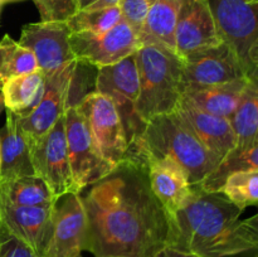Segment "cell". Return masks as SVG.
<instances>
[{"mask_svg":"<svg viewBox=\"0 0 258 257\" xmlns=\"http://www.w3.org/2000/svg\"><path fill=\"white\" fill-rule=\"evenodd\" d=\"M81 198L87 216L83 251L95 257H156L169 247V216L140 161L122 163Z\"/></svg>","mask_w":258,"mask_h":257,"instance_id":"cell-1","label":"cell"},{"mask_svg":"<svg viewBox=\"0 0 258 257\" xmlns=\"http://www.w3.org/2000/svg\"><path fill=\"white\" fill-rule=\"evenodd\" d=\"M241 209L222 191L193 190L169 216V247L198 257H236L258 252L242 226Z\"/></svg>","mask_w":258,"mask_h":257,"instance_id":"cell-2","label":"cell"},{"mask_svg":"<svg viewBox=\"0 0 258 257\" xmlns=\"http://www.w3.org/2000/svg\"><path fill=\"white\" fill-rule=\"evenodd\" d=\"M143 155L176 161L185 170L191 190H198L223 160L201 143L175 111L156 116L146 123L143 134L131 149L128 160Z\"/></svg>","mask_w":258,"mask_h":257,"instance_id":"cell-3","label":"cell"},{"mask_svg":"<svg viewBox=\"0 0 258 257\" xmlns=\"http://www.w3.org/2000/svg\"><path fill=\"white\" fill-rule=\"evenodd\" d=\"M140 73V96L136 112L144 123L176 110L181 97L183 60L155 44H143L135 53Z\"/></svg>","mask_w":258,"mask_h":257,"instance_id":"cell-4","label":"cell"},{"mask_svg":"<svg viewBox=\"0 0 258 257\" xmlns=\"http://www.w3.org/2000/svg\"><path fill=\"white\" fill-rule=\"evenodd\" d=\"M95 91L113 101L120 113L131 151L146 126L136 112V103L140 96V73L135 54L128 55L115 65L98 68Z\"/></svg>","mask_w":258,"mask_h":257,"instance_id":"cell-5","label":"cell"},{"mask_svg":"<svg viewBox=\"0 0 258 257\" xmlns=\"http://www.w3.org/2000/svg\"><path fill=\"white\" fill-rule=\"evenodd\" d=\"M66 138L71 173L77 193L107 176L115 166L103 159L91 134L87 120L76 103L64 113Z\"/></svg>","mask_w":258,"mask_h":257,"instance_id":"cell-6","label":"cell"},{"mask_svg":"<svg viewBox=\"0 0 258 257\" xmlns=\"http://www.w3.org/2000/svg\"><path fill=\"white\" fill-rule=\"evenodd\" d=\"M76 105L87 120L93 140L103 159L115 168L127 161L130 146L113 101L93 91L83 96Z\"/></svg>","mask_w":258,"mask_h":257,"instance_id":"cell-7","label":"cell"},{"mask_svg":"<svg viewBox=\"0 0 258 257\" xmlns=\"http://www.w3.org/2000/svg\"><path fill=\"white\" fill-rule=\"evenodd\" d=\"M181 60V92L190 88L221 85L252 75L234 48L227 42L191 53Z\"/></svg>","mask_w":258,"mask_h":257,"instance_id":"cell-8","label":"cell"},{"mask_svg":"<svg viewBox=\"0 0 258 257\" xmlns=\"http://www.w3.org/2000/svg\"><path fill=\"white\" fill-rule=\"evenodd\" d=\"M29 144L34 174L44 180L54 198L77 193L68 159L64 115L48 133Z\"/></svg>","mask_w":258,"mask_h":257,"instance_id":"cell-9","label":"cell"},{"mask_svg":"<svg viewBox=\"0 0 258 257\" xmlns=\"http://www.w3.org/2000/svg\"><path fill=\"white\" fill-rule=\"evenodd\" d=\"M70 44L78 62L97 68L115 65L143 47L139 33L123 19L101 34L71 33Z\"/></svg>","mask_w":258,"mask_h":257,"instance_id":"cell-10","label":"cell"},{"mask_svg":"<svg viewBox=\"0 0 258 257\" xmlns=\"http://www.w3.org/2000/svg\"><path fill=\"white\" fill-rule=\"evenodd\" d=\"M80 62L77 59L66 63L50 75L45 76L44 92L37 107L19 122L29 143L38 140L40 136L53 127L66 113L70 102L71 91L75 82Z\"/></svg>","mask_w":258,"mask_h":257,"instance_id":"cell-11","label":"cell"},{"mask_svg":"<svg viewBox=\"0 0 258 257\" xmlns=\"http://www.w3.org/2000/svg\"><path fill=\"white\" fill-rule=\"evenodd\" d=\"M208 0H181L175 27V50L180 58L223 43Z\"/></svg>","mask_w":258,"mask_h":257,"instance_id":"cell-12","label":"cell"},{"mask_svg":"<svg viewBox=\"0 0 258 257\" xmlns=\"http://www.w3.org/2000/svg\"><path fill=\"white\" fill-rule=\"evenodd\" d=\"M55 206L20 207L0 199L3 231L27 244L38 257H43L52 238Z\"/></svg>","mask_w":258,"mask_h":257,"instance_id":"cell-13","label":"cell"},{"mask_svg":"<svg viewBox=\"0 0 258 257\" xmlns=\"http://www.w3.org/2000/svg\"><path fill=\"white\" fill-rule=\"evenodd\" d=\"M71 33L67 22L30 23L23 27L18 42L32 50L39 70L48 76L76 59L70 44Z\"/></svg>","mask_w":258,"mask_h":257,"instance_id":"cell-14","label":"cell"},{"mask_svg":"<svg viewBox=\"0 0 258 257\" xmlns=\"http://www.w3.org/2000/svg\"><path fill=\"white\" fill-rule=\"evenodd\" d=\"M224 42L229 43L244 65L248 63V49L258 38V4L246 0H208Z\"/></svg>","mask_w":258,"mask_h":257,"instance_id":"cell-15","label":"cell"},{"mask_svg":"<svg viewBox=\"0 0 258 257\" xmlns=\"http://www.w3.org/2000/svg\"><path fill=\"white\" fill-rule=\"evenodd\" d=\"M87 231V216L81 193L58 199L53 232L43 257H77L82 253Z\"/></svg>","mask_w":258,"mask_h":257,"instance_id":"cell-16","label":"cell"},{"mask_svg":"<svg viewBox=\"0 0 258 257\" xmlns=\"http://www.w3.org/2000/svg\"><path fill=\"white\" fill-rule=\"evenodd\" d=\"M145 165L151 191L168 216L180 211L190 198L191 184L185 170L169 158L143 155L134 159Z\"/></svg>","mask_w":258,"mask_h":257,"instance_id":"cell-17","label":"cell"},{"mask_svg":"<svg viewBox=\"0 0 258 257\" xmlns=\"http://www.w3.org/2000/svg\"><path fill=\"white\" fill-rule=\"evenodd\" d=\"M175 112L201 143L222 159L236 149V136L228 118L206 112L181 98Z\"/></svg>","mask_w":258,"mask_h":257,"instance_id":"cell-18","label":"cell"},{"mask_svg":"<svg viewBox=\"0 0 258 257\" xmlns=\"http://www.w3.org/2000/svg\"><path fill=\"white\" fill-rule=\"evenodd\" d=\"M0 178L15 179L35 175L29 140L20 126L19 117L9 110H7L4 127L0 130Z\"/></svg>","mask_w":258,"mask_h":257,"instance_id":"cell-19","label":"cell"},{"mask_svg":"<svg viewBox=\"0 0 258 257\" xmlns=\"http://www.w3.org/2000/svg\"><path fill=\"white\" fill-rule=\"evenodd\" d=\"M248 82L249 77H246L221 85L190 88L181 92L180 98L206 112L231 120L243 98Z\"/></svg>","mask_w":258,"mask_h":257,"instance_id":"cell-20","label":"cell"},{"mask_svg":"<svg viewBox=\"0 0 258 257\" xmlns=\"http://www.w3.org/2000/svg\"><path fill=\"white\" fill-rule=\"evenodd\" d=\"M44 86L45 75L40 70L8 78L0 90L5 110L12 111L20 118L28 116L39 103Z\"/></svg>","mask_w":258,"mask_h":257,"instance_id":"cell-21","label":"cell"},{"mask_svg":"<svg viewBox=\"0 0 258 257\" xmlns=\"http://www.w3.org/2000/svg\"><path fill=\"white\" fill-rule=\"evenodd\" d=\"M180 4L181 0H156L141 29L143 44L159 45L176 54L175 27Z\"/></svg>","mask_w":258,"mask_h":257,"instance_id":"cell-22","label":"cell"},{"mask_svg":"<svg viewBox=\"0 0 258 257\" xmlns=\"http://www.w3.org/2000/svg\"><path fill=\"white\" fill-rule=\"evenodd\" d=\"M0 199L20 207H53L58 202L44 180L37 175L0 178Z\"/></svg>","mask_w":258,"mask_h":257,"instance_id":"cell-23","label":"cell"},{"mask_svg":"<svg viewBox=\"0 0 258 257\" xmlns=\"http://www.w3.org/2000/svg\"><path fill=\"white\" fill-rule=\"evenodd\" d=\"M236 136V149L242 151L258 143V75L249 76V82L244 91L238 108L231 117Z\"/></svg>","mask_w":258,"mask_h":257,"instance_id":"cell-24","label":"cell"},{"mask_svg":"<svg viewBox=\"0 0 258 257\" xmlns=\"http://www.w3.org/2000/svg\"><path fill=\"white\" fill-rule=\"evenodd\" d=\"M39 70L32 50L5 34L0 40V81Z\"/></svg>","mask_w":258,"mask_h":257,"instance_id":"cell-25","label":"cell"},{"mask_svg":"<svg viewBox=\"0 0 258 257\" xmlns=\"http://www.w3.org/2000/svg\"><path fill=\"white\" fill-rule=\"evenodd\" d=\"M219 191L241 211H244L247 207L258 206V169L229 174Z\"/></svg>","mask_w":258,"mask_h":257,"instance_id":"cell-26","label":"cell"},{"mask_svg":"<svg viewBox=\"0 0 258 257\" xmlns=\"http://www.w3.org/2000/svg\"><path fill=\"white\" fill-rule=\"evenodd\" d=\"M249 169H258V143L246 150L229 153L221 161L218 168L202 183L198 190L219 191L222 184L229 174Z\"/></svg>","mask_w":258,"mask_h":257,"instance_id":"cell-27","label":"cell"},{"mask_svg":"<svg viewBox=\"0 0 258 257\" xmlns=\"http://www.w3.org/2000/svg\"><path fill=\"white\" fill-rule=\"evenodd\" d=\"M121 10L118 5L101 9H81L67 22L72 33L101 34L115 27L120 20Z\"/></svg>","mask_w":258,"mask_h":257,"instance_id":"cell-28","label":"cell"},{"mask_svg":"<svg viewBox=\"0 0 258 257\" xmlns=\"http://www.w3.org/2000/svg\"><path fill=\"white\" fill-rule=\"evenodd\" d=\"M40 22H68L80 10V0H33Z\"/></svg>","mask_w":258,"mask_h":257,"instance_id":"cell-29","label":"cell"},{"mask_svg":"<svg viewBox=\"0 0 258 257\" xmlns=\"http://www.w3.org/2000/svg\"><path fill=\"white\" fill-rule=\"evenodd\" d=\"M155 2L156 0H121L118 4L122 19L128 23L139 35Z\"/></svg>","mask_w":258,"mask_h":257,"instance_id":"cell-30","label":"cell"},{"mask_svg":"<svg viewBox=\"0 0 258 257\" xmlns=\"http://www.w3.org/2000/svg\"><path fill=\"white\" fill-rule=\"evenodd\" d=\"M0 257H38L27 244L12 234L0 233Z\"/></svg>","mask_w":258,"mask_h":257,"instance_id":"cell-31","label":"cell"},{"mask_svg":"<svg viewBox=\"0 0 258 257\" xmlns=\"http://www.w3.org/2000/svg\"><path fill=\"white\" fill-rule=\"evenodd\" d=\"M242 226H243L249 241L252 242V244H253L254 248L258 252V213L249 217V218L243 219Z\"/></svg>","mask_w":258,"mask_h":257,"instance_id":"cell-32","label":"cell"},{"mask_svg":"<svg viewBox=\"0 0 258 257\" xmlns=\"http://www.w3.org/2000/svg\"><path fill=\"white\" fill-rule=\"evenodd\" d=\"M121 0H80L81 9H101V8L115 7Z\"/></svg>","mask_w":258,"mask_h":257,"instance_id":"cell-33","label":"cell"},{"mask_svg":"<svg viewBox=\"0 0 258 257\" xmlns=\"http://www.w3.org/2000/svg\"><path fill=\"white\" fill-rule=\"evenodd\" d=\"M247 57H248V63L252 68V75L253 73L258 75V38L249 47Z\"/></svg>","mask_w":258,"mask_h":257,"instance_id":"cell-34","label":"cell"},{"mask_svg":"<svg viewBox=\"0 0 258 257\" xmlns=\"http://www.w3.org/2000/svg\"><path fill=\"white\" fill-rule=\"evenodd\" d=\"M156 257H198V256H193V254L185 253V252L178 251V249L170 248V247H166L165 249L160 252ZM254 257H258V253Z\"/></svg>","mask_w":258,"mask_h":257,"instance_id":"cell-35","label":"cell"},{"mask_svg":"<svg viewBox=\"0 0 258 257\" xmlns=\"http://www.w3.org/2000/svg\"><path fill=\"white\" fill-rule=\"evenodd\" d=\"M3 110H5V105H4V100H3L2 93H0V113L3 112Z\"/></svg>","mask_w":258,"mask_h":257,"instance_id":"cell-36","label":"cell"},{"mask_svg":"<svg viewBox=\"0 0 258 257\" xmlns=\"http://www.w3.org/2000/svg\"><path fill=\"white\" fill-rule=\"evenodd\" d=\"M4 4H5V3L0 0V14H2V10H3V7H4Z\"/></svg>","mask_w":258,"mask_h":257,"instance_id":"cell-37","label":"cell"},{"mask_svg":"<svg viewBox=\"0 0 258 257\" xmlns=\"http://www.w3.org/2000/svg\"><path fill=\"white\" fill-rule=\"evenodd\" d=\"M2 2H4L5 4H7V3H13V2H20V0H2Z\"/></svg>","mask_w":258,"mask_h":257,"instance_id":"cell-38","label":"cell"},{"mask_svg":"<svg viewBox=\"0 0 258 257\" xmlns=\"http://www.w3.org/2000/svg\"><path fill=\"white\" fill-rule=\"evenodd\" d=\"M246 2L251 3V4H258V0H246Z\"/></svg>","mask_w":258,"mask_h":257,"instance_id":"cell-39","label":"cell"},{"mask_svg":"<svg viewBox=\"0 0 258 257\" xmlns=\"http://www.w3.org/2000/svg\"><path fill=\"white\" fill-rule=\"evenodd\" d=\"M0 165H2V151H0Z\"/></svg>","mask_w":258,"mask_h":257,"instance_id":"cell-40","label":"cell"},{"mask_svg":"<svg viewBox=\"0 0 258 257\" xmlns=\"http://www.w3.org/2000/svg\"><path fill=\"white\" fill-rule=\"evenodd\" d=\"M2 231H3V228H2V224H0V233H2Z\"/></svg>","mask_w":258,"mask_h":257,"instance_id":"cell-41","label":"cell"},{"mask_svg":"<svg viewBox=\"0 0 258 257\" xmlns=\"http://www.w3.org/2000/svg\"><path fill=\"white\" fill-rule=\"evenodd\" d=\"M2 85L3 83H2V81H0V90H2Z\"/></svg>","mask_w":258,"mask_h":257,"instance_id":"cell-42","label":"cell"},{"mask_svg":"<svg viewBox=\"0 0 258 257\" xmlns=\"http://www.w3.org/2000/svg\"><path fill=\"white\" fill-rule=\"evenodd\" d=\"M112 257H125V256H112Z\"/></svg>","mask_w":258,"mask_h":257,"instance_id":"cell-43","label":"cell"},{"mask_svg":"<svg viewBox=\"0 0 258 257\" xmlns=\"http://www.w3.org/2000/svg\"><path fill=\"white\" fill-rule=\"evenodd\" d=\"M77 257H83V256H82V254H80V256H77Z\"/></svg>","mask_w":258,"mask_h":257,"instance_id":"cell-44","label":"cell"}]
</instances>
